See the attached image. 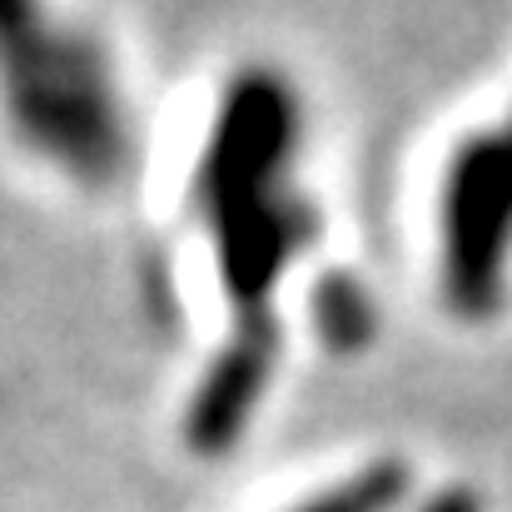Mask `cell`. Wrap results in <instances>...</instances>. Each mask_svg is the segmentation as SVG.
Listing matches in <instances>:
<instances>
[{
	"label": "cell",
	"instance_id": "1",
	"mask_svg": "<svg viewBox=\"0 0 512 512\" xmlns=\"http://www.w3.org/2000/svg\"><path fill=\"white\" fill-rule=\"evenodd\" d=\"M299 130L294 85L274 70H244L229 80L194 160V214L209 234L234 324L269 319L274 284L319 229L309 199L294 189Z\"/></svg>",
	"mask_w": 512,
	"mask_h": 512
},
{
	"label": "cell",
	"instance_id": "2",
	"mask_svg": "<svg viewBox=\"0 0 512 512\" xmlns=\"http://www.w3.org/2000/svg\"><path fill=\"white\" fill-rule=\"evenodd\" d=\"M0 120L40 165L110 189L135 160V125L115 65L50 0H0Z\"/></svg>",
	"mask_w": 512,
	"mask_h": 512
},
{
	"label": "cell",
	"instance_id": "3",
	"mask_svg": "<svg viewBox=\"0 0 512 512\" xmlns=\"http://www.w3.org/2000/svg\"><path fill=\"white\" fill-rule=\"evenodd\" d=\"M512 244V125L473 135L443 184V284L463 314L498 299Z\"/></svg>",
	"mask_w": 512,
	"mask_h": 512
},
{
	"label": "cell",
	"instance_id": "4",
	"mask_svg": "<svg viewBox=\"0 0 512 512\" xmlns=\"http://www.w3.org/2000/svg\"><path fill=\"white\" fill-rule=\"evenodd\" d=\"M274 363H279V329H274V319L234 324L229 343L209 358L204 378L189 393V408H184V443H189V453L224 458L244 438V428L254 423V413L264 403Z\"/></svg>",
	"mask_w": 512,
	"mask_h": 512
},
{
	"label": "cell",
	"instance_id": "5",
	"mask_svg": "<svg viewBox=\"0 0 512 512\" xmlns=\"http://www.w3.org/2000/svg\"><path fill=\"white\" fill-rule=\"evenodd\" d=\"M403 488H408V468H398V463H373V468L343 478L339 488H329V493L299 503L294 512H388L403 498Z\"/></svg>",
	"mask_w": 512,
	"mask_h": 512
},
{
	"label": "cell",
	"instance_id": "6",
	"mask_svg": "<svg viewBox=\"0 0 512 512\" xmlns=\"http://www.w3.org/2000/svg\"><path fill=\"white\" fill-rule=\"evenodd\" d=\"M314 319L324 329V339H334L339 348H353V343L368 339V304H363V289L348 284V279H334L319 299H314Z\"/></svg>",
	"mask_w": 512,
	"mask_h": 512
},
{
	"label": "cell",
	"instance_id": "7",
	"mask_svg": "<svg viewBox=\"0 0 512 512\" xmlns=\"http://www.w3.org/2000/svg\"><path fill=\"white\" fill-rule=\"evenodd\" d=\"M418 512H483V508H478V498H473V493H463V488H453V493H443V498H433L428 508H418Z\"/></svg>",
	"mask_w": 512,
	"mask_h": 512
}]
</instances>
